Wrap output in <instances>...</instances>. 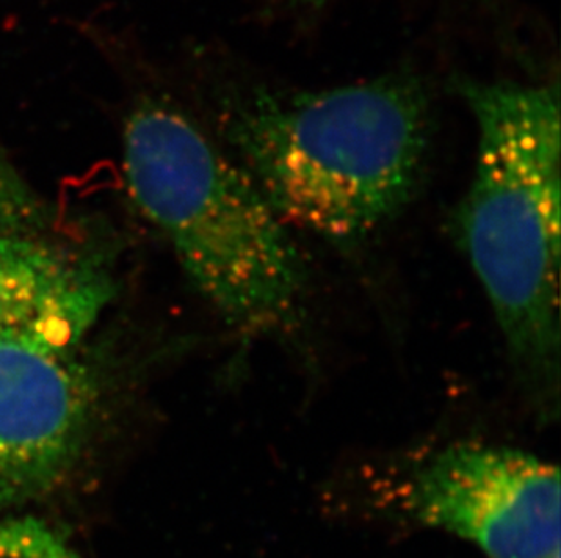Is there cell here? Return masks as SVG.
<instances>
[{"instance_id": "obj_1", "label": "cell", "mask_w": 561, "mask_h": 558, "mask_svg": "<svg viewBox=\"0 0 561 558\" xmlns=\"http://www.w3.org/2000/svg\"><path fill=\"white\" fill-rule=\"evenodd\" d=\"M224 137L273 211L339 247L402 214L431 153L430 91L387 74L320 91L253 88L222 102Z\"/></svg>"}, {"instance_id": "obj_2", "label": "cell", "mask_w": 561, "mask_h": 558, "mask_svg": "<svg viewBox=\"0 0 561 558\" xmlns=\"http://www.w3.org/2000/svg\"><path fill=\"white\" fill-rule=\"evenodd\" d=\"M477 121V164L453 217L522 394L560 410V85L458 79Z\"/></svg>"}, {"instance_id": "obj_3", "label": "cell", "mask_w": 561, "mask_h": 558, "mask_svg": "<svg viewBox=\"0 0 561 558\" xmlns=\"http://www.w3.org/2000/svg\"><path fill=\"white\" fill-rule=\"evenodd\" d=\"M124 173L138 211L233 333L302 328L309 276L289 225L190 116L142 96L126 116Z\"/></svg>"}, {"instance_id": "obj_4", "label": "cell", "mask_w": 561, "mask_h": 558, "mask_svg": "<svg viewBox=\"0 0 561 558\" xmlns=\"http://www.w3.org/2000/svg\"><path fill=\"white\" fill-rule=\"evenodd\" d=\"M397 513L474 544L488 558H560V474L535 453L449 444L409 475Z\"/></svg>"}, {"instance_id": "obj_5", "label": "cell", "mask_w": 561, "mask_h": 558, "mask_svg": "<svg viewBox=\"0 0 561 558\" xmlns=\"http://www.w3.org/2000/svg\"><path fill=\"white\" fill-rule=\"evenodd\" d=\"M0 162V342L75 352L115 295L106 265L64 242Z\"/></svg>"}, {"instance_id": "obj_6", "label": "cell", "mask_w": 561, "mask_h": 558, "mask_svg": "<svg viewBox=\"0 0 561 558\" xmlns=\"http://www.w3.org/2000/svg\"><path fill=\"white\" fill-rule=\"evenodd\" d=\"M101 392L73 352L0 342V501L49 491L82 457Z\"/></svg>"}, {"instance_id": "obj_7", "label": "cell", "mask_w": 561, "mask_h": 558, "mask_svg": "<svg viewBox=\"0 0 561 558\" xmlns=\"http://www.w3.org/2000/svg\"><path fill=\"white\" fill-rule=\"evenodd\" d=\"M0 558H84L33 516H0Z\"/></svg>"}]
</instances>
